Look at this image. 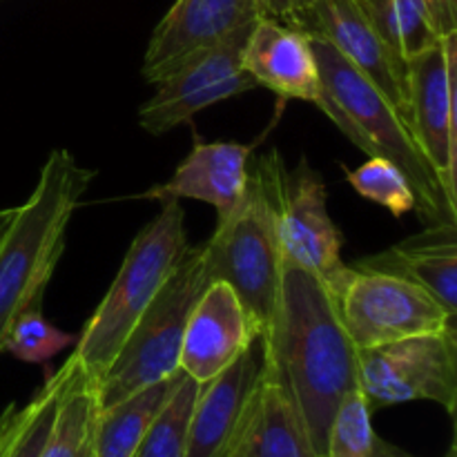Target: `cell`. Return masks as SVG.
I'll list each match as a JSON object with an SVG mask.
<instances>
[{"label":"cell","mask_w":457,"mask_h":457,"mask_svg":"<svg viewBox=\"0 0 457 457\" xmlns=\"http://www.w3.org/2000/svg\"><path fill=\"white\" fill-rule=\"evenodd\" d=\"M257 344L263 370L293 397L312 449L324 457L335 415L357 391V348L335 295L317 277L284 263L275 311Z\"/></svg>","instance_id":"1"},{"label":"cell","mask_w":457,"mask_h":457,"mask_svg":"<svg viewBox=\"0 0 457 457\" xmlns=\"http://www.w3.org/2000/svg\"><path fill=\"white\" fill-rule=\"evenodd\" d=\"M92 179V170L70 150H54L34 192L0 237V353L18 315L43 308L45 290L65 253L67 226Z\"/></svg>","instance_id":"2"},{"label":"cell","mask_w":457,"mask_h":457,"mask_svg":"<svg viewBox=\"0 0 457 457\" xmlns=\"http://www.w3.org/2000/svg\"><path fill=\"white\" fill-rule=\"evenodd\" d=\"M311 47L324 85L317 107L360 150L369 156L393 161L406 174L413 186L418 199L415 210L422 221L428 226L457 221V208L446 199L440 179L424 156L409 119L328 40L311 36Z\"/></svg>","instance_id":"3"},{"label":"cell","mask_w":457,"mask_h":457,"mask_svg":"<svg viewBox=\"0 0 457 457\" xmlns=\"http://www.w3.org/2000/svg\"><path fill=\"white\" fill-rule=\"evenodd\" d=\"M161 204V212L134 237L110 290L76 339L71 355L94 384L190 248L181 201Z\"/></svg>","instance_id":"4"},{"label":"cell","mask_w":457,"mask_h":457,"mask_svg":"<svg viewBox=\"0 0 457 457\" xmlns=\"http://www.w3.org/2000/svg\"><path fill=\"white\" fill-rule=\"evenodd\" d=\"M208 284L204 250L187 248L186 257L174 268L96 382L101 409L181 373L179 357L187 317Z\"/></svg>","instance_id":"5"},{"label":"cell","mask_w":457,"mask_h":457,"mask_svg":"<svg viewBox=\"0 0 457 457\" xmlns=\"http://www.w3.org/2000/svg\"><path fill=\"white\" fill-rule=\"evenodd\" d=\"M201 250L210 281H223L235 290L253 320L257 339L262 337L275 311L284 259L266 186L254 163H250L241 201L226 217H219L217 230Z\"/></svg>","instance_id":"6"},{"label":"cell","mask_w":457,"mask_h":457,"mask_svg":"<svg viewBox=\"0 0 457 457\" xmlns=\"http://www.w3.org/2000/svg\"><path fill=\"white\" fill-rule=\"evenodd\" d=\"M266 186L284 263L317 277L333 295L342 288L351 266L342 259V232L328 212L324 179L306 159L286 168L279 152L253 156Z\"/></svg>","instance_id":"7"},{"label":"cell","mask_w":457,"mask_h":457,"mask_svg":"<svg viewBox=\"0 0 457 457\" xmlns=\"http://www.w3.org/2000/svg\"><path fill=\"white\" fill-rule=\"evenodd\" d=\"M357 391L369 409L433 402L457 411V328L357 351Z\"/></svg>","instance_id":"8"},{"label":"cell","mask_w":457,"mask_h":457,"mask_svg":"<svg viewBox=\"0 0 457 457\" xmlns=\"http://www.w3.org/2000/svg\"><path fill=\"white\" fill-rule=\"evenodd\" d=\"M335 299L357 351L455 328V315L446 312L427 290L384 272L351 266Z\"/></svg>","instance_id":"9"},{"label":"cell","mask_w":457,"mask_h":457,"mask_svg":"<svg viewBox=\"0 0 457 457\" xmlns=\"http://www.w3.org/2000/svg\"><path fill=\"white\" fill-rule=\"evenodd\" d=\"M253 25L254 22H248L226 36L221 43L192 54L186 62L159 80L154 96L138 110V125L145 132L161 137L187 123L205 107L257 87L253 76L241 65V52Z\"/></svg>","instance_id":"10"},{"label":"cell","mask_w":457,"mask_h":457,"mask_svg":"<svg viewBox=\"0 0 457 457\" xmlns=\"http://www.w3.org/2000/svg\"><path fill=\"white\" fill-rule=\"evenodd\" d=\"M455 71L457 31L442 36L440 43L406 61L411 129L453 208H457Z\"/></svg>","instance_id":"11"},{"label":"cell","mask_w":457,"mask_h":457,"mask_svg":"<svg viewBox=\"0 0 457 457\" xmlns=\"http://www.w3.org/2000/svg\"><path fill=\"white\" fill-rule=\"evenodd\" d=\"M293 27L328 40L409 119L406 62L384 36L373 0H312Z\"/></svg>","instance_id":"12"},{"label":"cell","mask_w":457,"mask_h":457,"mask_svg":"<svg viewBox=\"0 0 457 457\" xmlns=\"http://www.w3.org/2000/svg\"><path fill=\"white\" fill-rule=\"evenodd\" d=\"M259 16L257 0H177L152 31L143 76L156 85L192 54L221 43Z\"/></svg>","instance_id":"13"},{"label":"cell","mask_w":457,"mask_h":457,"mask_svg":"<svg viewBox=\"0 0 457 457\" xmlns=\"http://www.w3.org/2000/svg\"><path fill=\"white\" fill-rule=\"evenodd\" d=\"M254 342L257 330L235 290L223 281H210L187 317L179 369L204 384L226 370Z\"/></svg>","instance_id":"14"},{"label":"cell","mask_w":457,"mask_h":457,"mask_svg":"<svg viewBox=\"0 0 457 457\" xmlns=\"http://www.w3.org/2000/svg\"><path fill=\"white\" fill-rule=\"evenodd\" d=\"M241 65L253 80L281 101L297 98L320 103L324 94L320 67L311 47V36L275 18L259 16L241 52Z\"/></svg>","instance_id":"15"},{"label":"cell","mask_w":457,"mask_h":457,"mask_svg":"<svg viewBox=\"0 0 457 457\" xmlns=\"http://www.w3.org/2000/svg\"><path fill=\"white\" fill-rule=\"evenodd\" d=\"M254 344L226 370L199 384L187 428L186 457H219L235 437L262 375V351Z\"/></svg>","instance_id":"16"},{"label":"cell","mask_w":457,"mask_h":457,"mask_svg":"<svg viewBox=\"0 0 457 457\" xmlns=\"http://www.w3.org/2000/svg\"><path fill=\"white\" fill-rule=\"evenodd\" d=\"M254 145L244 143L195 141L172 179L150 187L143 199H195L210 204L219 217H226L241 201L250 179Z\"/></svg>","instance_id":"17"},{"label":"cell","mask_w":457,"mask_h":457,"mask_svg":"<svg viewBox=\"0 0 457 457\" xmlns=\"http://www.w3.org/2000/svg\"><path fill=\"white\" fill-rule=\"evenodd\" d=\"M357 270L400 277L427 290L446 312L457 317V226L455 221L431 223L427 230L357 259Z\"/></svg>","instance_id":"18"},{"label":"cell","mask_w":457,"mask_h":457,"mask_svg":"<svg viewBox=\"0 0 457 457\" xmlns=\"http://www.w3.org/2000/svg\"><path fill=\"white\" fill-rule=\"evenodd\" d=\"M237 457H320L293 397L263 366L237 433Z\"/></svg>","instance_id":"19"},{"label":"cell","mask_w":457,"mask_h":457,"mask_svg":"<svg viewBox=\"0 0 457 457\" xmlns=\"http://www.w3.org/2000/svg\"><path fill=\"white\" fill-rule=\"evenodd\" d=\"M179 378L181 373L98 411L92 457H132L137 453L143 436L172 395Z\"/></svg>","instance_id":"20"},{"label":"cell","mask_w":457,"mask_h":457,"mask_svg":"<svg viewBox=\"0 0 457 457\" xmlns=\"http://www.w3.org/2000/svg\"><path fill=\"white\" fill-rule=\"evenodd\" d=\"M98 411L96 384L76 366L58 397L38 457H92Z\"/></svg>","instance_id":"21"},{"label":"cell","mask_w":457,"mask_h":457,"mask_svg":"<svg viewBox=\"0 0 457 457\" xmlns=\"http://www.w3.org/2000/svg\"><path fill=\"white\" fill-rule=\"evenodd\" d=\"M324 457H415L382 440L373 427V411L360 391L344 397L328 433Z\"/></svg>","instance_id":"22"},{"label":"cell","mask_w":457,"mask_h":457,"mask_svg":"<svg viewBox=\"0 0 457 457\" xmlns=\"http://www.w3.org/2000/svg\"><path fill=\"white\" fill-rule=\"evenodd\" d=\"M199 384L181 373L172 395L159 411L132 457H186L187 428Z\"/></svg>","instance_id":"23"},{"label":"cell","mask_w":457,"mask_h":457,"mask_svg":"<svg viewBox=\"0 0 457 457\" xmlns=\"http://www.w3.org/2000/svg\"><path fill=\"white\" fill-rule=\"evenodd\" d=\"M373 4L384 36L404 62L442 40L427 0H373Z\"/></svg>","instance_id":"24"},{"label":"cell","mask_w":457,"mask_h":457,"mask_svg":"<svg viewBox=\"0 0 457 457\" xmlns=\"http://www.w3.org/2000/svg\"><path fill=\"white\" fill-rule=\"evenodd\" d=\"M346 181L364 199L386 208L393 217H404L418 208V199L406 174L384 156H370L355 170H346Z\"/></svg>","instance_id":"25"},{"label":"cell","mask_w":457,"mask_h":457,"mask_svg":"<svg viewBox=\"0 0 457 457\" xmlns=\"http://www.w3.org/2000/svg\"><path fill=\"white\" fill-rule=\"evenodd\" d=\"M76 335L62 333L43 317V308H29L9 328L3 353H12L16 360L29 364H45L67 346L76 344Z\"/></svg>","instance_id":"26"},{"label":"cell","mask_w":457,"mask_h":457,"mask_svg":"<svg viewBox=\"0 0 457 457\" xmlns=\"http://www.w3.org/2000/svg\"><path fill=\"white\" fill-rule=\"evenodd\" d=\"M76 366H79V361H76L74 355H70L65 364H62L56 373L49 375V378L45 379L43 386L36 391V395L31 397L29 420H27L25 428H22L21 436H18L16 445H13L9 457H38L40 455L43 442L45 437H47L49 424H52L56 402L58 397H61L62 388L67 386L70 378L74 375Z\"/></svg>","instance_id":"27"},{"label":"cell","mask_w":457,"mask_h":457,"mask_svg":"<svg viewBox=\"0 0 457 457\" xmlns=\"http://www.w3.org/2000/svg\"><path fill=\"white\" fill-rule=\"evenodd\" d=\"M31 413V400L25 406L9 404L7 409L0 413V457H9L13 445H16L18 436L25 428L27 420Z\"/></svg>","instance_id":"28"},{"label":"cell","mask_w":457,"mask_h":457,"mask_svg":"<svg viewBox=\"0 0 457 457\" xmlns=\"http://www.w3.org/2000/svg\"><path fill=\"white\" fill-rule=\"evenodd\" d=\"M311 3L312 0H257L262 16L275 18V21L290 27L297 22L299 13H302Z\"/></svg>","instance_id":"29"},{"label":"cell","mask_w":457,"mask_h":457,"mask_svg":"<svg viewBox=\"0 0 457 457\" xmlns=\"http://www.w3.org/2000/svg\"><path fill=\"white\" fill-rule=\"evenodd\" d=\"M437 31L442 36L457 31V0H427Z\"/></svg>","instance_id":"30"},{"label":"cell","mask_w":457,"mask_h":457,"mask_svg":"<svg viewBox=\"0 0 457 457\" xmlns=\"http://www.w3.org/2000/svg\"><path fill=\"white\" fill-rule=\"evenodd\" d=\"M13 214H16V208L0 210V237H3V232L7 230V226H9V221L13 219Z\"/></svg>","instance_id":"31"},{"label":"cell","mask_w":457,"mask_h":457,"mask_svg":"<svg viewBox=\"0 0 457 457\" xmlns=\"http://www.w3.org/2000/svg\"><path fill=\"white\" fill-rule=\"evenodd\" d=\"M241 422H244V420H241ZM237 433H239V428H237ZM237 433H235V437L228 442V446L221 451V455L219 457H237Z\"/></svg>","instance_id":"32"},{"label":"cell","mask_w":457,"mask_h":457,"mask_svg":"<svg viewBox=\"0 0 457 457\" xmlns=\"http://www.w3.org/2000/svg\"><path fill=\"white\" fill-rule=\"evenodd\" d=\"M442 457H457V446H455V442H451V446H449V449H446V453L442 455Z\"/></svg>","instance_id":"33"}]
</instances>
